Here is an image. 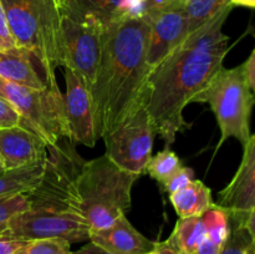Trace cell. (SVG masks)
Wrapping results in <instances>:
<instances>
[{"label":"cell","instance_id":"83f0119b","mask_svg":"<svg viewBox=\"0 0 255 254\" xmlns=\"http://www.w3.org/2000/svg\"><path fill=\"white\" fill-rule=\"evenodd\" d=\"M15 49H17V47L15 45L14 39H12L6 15H5L4 7L0 1V51H9V50Z\"/></svg>","mask_w":255,"mask_h":254},{"label":"cell","instance_id":"7402d4cb","mask_svg":"<svg viewBox=\"0 0 255 254\" xmlns=\"http://www.w3.org/2000/svg\"><path fill=\"white\" fill-rule=\"evenodd\" d=\"M183 166L184 164L182 163L176 152H173L168 146H166V148L149 158L144 172H147L159 184H163Z\"/></svg>","mask_w":255,"mask_h":254},{"label":"cell","instance_id":"44dd1931","mask_svg":"<svg viewBox=\"0 0 255 254\" xmlns=\"http://www.w3.org/2000/svg\"><path fill=\"white\" fill-rule=\"evenodd\" d=\"M231 5V0H189L184 6L188 19L189 34L196 31Z\"/></svg>","mask_w":255,"mask_h":254},{"label":"cell","instance_id":"5b68a950","mask_svg":"<svg viewBox=\"0 0 255 254\" xmlns=\"http://www.w3.org/2000/svg\"><path fill=\"white\" fill-rule=\"evenodd\" d=\"M194 102L208 104L221 129L217 149L231 137L246 144L251 139V117L255 102L254 90L248 85L243 64L218 70L208 86L194 99Z\"/></svg>","mask_w":255,"mask_h":254},{"label":"cell","instance_id":"e0dca14e","mask_svg":"<svg viewBox=\"0 0 255 254\" xmlns=\"http://www.w3.org/2000/svg\"><path fill=\"white\" fill-rule=\"evenodd\" d=\"M106 27L128 16H142L143 0H66ZM65 2V1H64Z\"/></svg>","mask_w":255,"mask_h":254},{"label":"cell","instance_id":"9a60e30c","mask_svg":"<svg viewBox=\"0 0 255 254\" xmlns=\"http://www.w3.org/2000/svg\"><path fill=\"white\" fill-rule=\"evenodd\" d=\"M89 241L115 254H146L154 246L129 223L126 214L107 228L90 232Z\"/></svg>","mask_w":255,"mask_h":254},{"label":"cell","instance_id":"3957f363","mask_svg":"<svg viewBox=\"0 0 255 254\" xmlns=\"http://www.w3.org/2000/svg\"><path fill=\"white\" fill-rule=\"evenodd\" d=\"M17 49L29 52L47 86L57 84L55 70L62 67L61 14L56 0H0Z\"/></svg>","mask_w":255,"mask_h":254},{"label":"cell","instance_id":"f35d334b","mask_svg":"<svg viewBox=\"0 0 255 254\" xmlns=\"http://www.w3.org/2000/svg\"><path fill=\"white\" fill-rule=\"evenodd\" d=\"M0 97H2V94H1V90H0Z\"/></svg>","mask_w":255,"mask_h":254},{"label":"cell","instance_id":"d6986e66","mask_svg":"<svg viewBox=\"0 0 255 254\" xmlns=\"http://www.w3.org/2000/svg\"><path fill=\"white\" fill-rule=\"evenodd\" d=\"M44 169L45 161L2 172L0 174V198L32 192L41 182Z\"/></svg>","mask_w":255,"mask_h":254},{"label":"cell","instance_id":"277c9868","mask_svg":"<svg viewBox=\"0 0 255 254\" xmlns=\"http://www.w3.org/2000/svg\"><path fill=\"white\" fill-rule=\"evenodd\" d=\"M138 177L120 168L106 154L82 163L75 179V196L90 232L107 228L128 212L132 187Z\"/></svg>","mask_w":255,"mask_h":254},{"label":"cell","instance_id":"d6a6232c","mask_svg":"<svg viewBox=\"0 0 255 254\" xmlns=\"http://www.w3.org/2000/svg\"><path fill=\"white\" fill-rule=\"evenodd\" d=\"M146 254H179L171 244L167 241L159 242V243H154L153 248Z\"/></svg>","mask_w":255,"mask_h":254},{"label":"cell","instance_id":"7c38bea8","mask_svg":"<svg viewBox=\"0 0 255 254\" xmlns=\"http://www.w3.org/2000/svg\"><path fill=\"white\" fill-rule=\"evenodd\" d=\"M143 17L149 24L146 62L152 71L187 39L188 19L184 6L176 2Z\"/></svg>","mask_w":255,"mask_h":254},{"label":"cell","instance_id":"74e56055","mask_svg":"<svg viewBox=\"0 0 255 254\" xmlns=\"http://www.w3.org/2000/svg\"><path fill=\"white\" fill-rule=\"evenodd\" d=\"M56 1H57V4H61V2L66 1V0H56Z\"/></svg>","mask_w":255,"mask_h":254},{"label":"cell","instance_id":"836d02e7","mask_svg":"<svg viewBox=\"0 0 255 254\" xmlns=\"http://www.w3.org/2000/svg\"><path fill=\"white\" fill-rule=\"evenodd\" d=\"M71 254H115V253H111V252L101 248V247L97 246V244L92 243V242H89L86 246H84L82 248H80L79 251L74 252V253Z\"/></svg>","mask_w":255,"mask_h":254},{"label":"cell","instance_id":"52a82bcc","mask_svg":"<svg viewBox=\"0 0 255 254\" xmlns=\"http://www.w3.org/2000/svg\"><path fill=\"white\" fill-rule=\"evenodd\" d=\"M82 163L77 152L62 139L55 146L47 147L41 182L27 193L29 208L80 214L75 196V179Z\"/></svg>","mask_w":255,"mask_h":254},{"label":"cell","instance_id":"f546056e","mask_svg":"<svg viewBox=\"0 0 255 254\" xmlns=\"http://www.w3.org/2000/svg\"><path fill=\"white\" fill-rule=\"evenodd\" d=\"M222 247H223V244H219L218 242L207 236V238L199 244L198 248L192 254H219Z\"/></svg>","mask_w":255,"mask_h":254},{"label":"cell","instance_id":"cb8c5ba5","mask_svg":"<svg viewBox=\"0 0 255 254\" xmlns=\"http://www.w3.org/2000/svg\"><path fill=\"white\" fill-rule=\"evenodd\" d=\"M219 254H255V234L244 228L231 227V233Z\"/></svg>","mask_w":255,"mask_h":254},{"label":"cell","instance_id":"4316f807","mask_svg":"<svg viewBox=\"0 0 255 254\" xmlns=\"http://www.w3.org/2000/svg\"><path fill=\"white\" fill-rule=\"evenodd\" d=\"M20 115L11 104L4 97H0V129L19 126Z\"/></svg>","mask_w":255,"mask_h":254},{"label":"cell","instance_id":"484cf974","mask_svg":"<svg viewBox=\"0 0 255 254\" xmlns=\"http://www.w3.org/2000/svg\"><path fill=\"white\" fill-rule=\"evenodd\" d=\"M193 179H194L193 171H192L191 168H188V167L183 166L178 172H176V173H174L168 181L164 182L162 186H163V188L166 189L167 193L171 194V193H174V192H177L178 189L186 187L187 184H188L191 181H193Z\"/></svg>","mask_w":255,"mask_h":254},{"label":"cell","instance_id":"ac0fdd59","mask_svg":"<svg viewBox=\"0 0 255 254\" xmlns=\"http://www.w3.org/2000/svg\"><path fill=\"white\" fill-rule=\"evenodd\" d=\"M169 201L179 218L202 216L214 203L211 189L196 178L186 187L169 194Z\"/></svg>","mask_w":255,"mask_h":254},{"label":"cell","instance_id":"1f68e13d","mask_svg":"<svg viewBox=\"0 0 255 254\" xmlns=\"http://www.w3.org/2000/svg\"><path fill=\"white\" fill-rule=\"evenodd\" d=\"M25 241L10 238V237L0 236V254H12L19 247L24 244Z\"/></svg>","mask_w":255,"mask_h":254},{"label":"cell","instance_id":"5bb4252c","mask_svg":"<svg viewBox=\"0 0 255 254\" xmlns=\"http://www.w3.org/2000/svg\"><path fill=\"white\" fill-rule=\"evenodd\" d=\"M47 157L45 142L22 126L0 129V162L4 171L44 162Z\"/></svg>","mask_w":255,"mask_h":254},{"label":"cell","instance_id":"2e32d148","mask_svg":"<svg viewBox=\"0 0 255 254\" xmlns=\"http://www.w3.org/2000/svg\"><path fill=\"white\" fill-rule=\"evenodd\" d=\"M0 77L21 86L42 89L47 82L29 52L21 49L0 51Z\"/></svg>","mask_w":255,"mask_h":254},{"label":"cell","instance_id":"8fae6325","mask_svg":"<svg viewBox=\"0 0 255 254\" xmlns=\"http://www.w3.org/2000/svg\"><path fill=\"white\" fill-rule=\"evenodd\" d=\"M243 158L229 182L218 193L217 206L228 213L231 227L255 234V136L243 146Z\"/></svg>","mask_w":255,"mask_h":254},{"label":"cell","instance_id":"4dcf8cb0","mask_svg":"<svg viewBox=\"0 0 255 254\" xmlns=\"http://www.w3.org/2000/svg\"><path fill=\"white\" fill-rule=\"evenodd\" d=\"M243 69L247 82L252 89L255 90V50L251 52L248 59L243 62Z\"/></svg>","mask_w":255,"mask_h":254},{"label":"cell","instance_id":"4fadbf2b","mask_svg":"<svg viewBox=\"0 0 255 254\" xmlns=\"http://www.w3.org/2000/svg\"><path fill=\"white\" fill-rule=\"evenodd\" d=\"M66 92L64 95L69 141L94 147L97 142L94 110L89 87L79 74L64 69Z\"/></svg>","mask_w":255,"mask_h":254},{"label":"cell","instance_id":"d590c367","mask_svg":"<svg viewBox=\"0 0 255 254\" xmlns=\"http://www.w3.org/2000/svg\"><path fill=\"white\" fill-rule=\"evenodd\" d=\"M174 2H176L177 5H181V6H186L187 2L189 1V0H173Z\"/></svg>","mask_w":255,"mask_h":254},{"label":"cell","instance_id":"6da1fadb","mask_svg":"<svg viewBox=\"0 0 255 254\" xmlns=\"http://www.w3.org/2000/svg\"><path fill=\"white\" fill-rule=\"evenodd\" d=\"M233 5L226 7L187 39L151 71L144 109L159 134L171 146L187 127L183 111L223 66L229 37L222 29Z\"/></svg>","mask_w":255,"mask_h":254},{"label":"cell","instance_id":"8992f818","mask_svg":"<svg viewBox=\"0 0 255 254\" xmlns=\"http://www.w3.org/2000/svg\"><path fill=\"white\" fill-rule=\"evenodd\" d=\"M0 90L2 97L19 112L21 119L19 126L34 132L46 147L55 146L61 139L67 138L69 129L64 94L59 85L34 89L0 77Z\"/></svg>","mask_w":255,"mask_h":254},{"label":"cell","instance_id":"e575fe53","mask_svg":"<svg viewBox=\"0 0 255 254\" xmlns=\"http://www.w3.org/2000/svg\"><path fill=\"white\" fill-rule=\"evenodd\" d=\"M233 6H246L253 9L255 7V0H231Z\"/></svg>","mask_w":255,"mask_h":254},{"label":"cell","instance_id":"8d00e7d4","mask_svg":"<svg viewBox=\"0 0 255 254\" xmlns=\"http://www.w3.org/2000/svg\"><path fill=\"white\" fill-rule=\"evenodd\" d=\"M2 172H5V171H4V168H2V166H1V162H0V174H1Z\"/></svg>","mask_w":255,"mask_h":254},{"label":"cell","instance_id":"30bf717a","mask_svg":"<svg viewBox=\"0 0 255 254\" xmlns=\"http://www.w3.org/2000/svg\"><path fill=\"white\" fill-rule=\"evenodd\" d=\"M153 125L144 106L102 137L106 156L129 173L141 176L152 157Z\"/></svg>","mask_w":255,"mask_h":254},{"label":"cell","instance_id":"9c48e42d","mask_svg":"<svg viewBox=\"0 0 255 254\" xmlns=\"http://www.w3.org/2000/svg\"><path fill=\"white\" fill-rule=\"evenodd\" d=\"M0 236L20 241L59 238L71 243L89 241L90 226L86 219L74 212L26 209L12 217Z\"/></svg>","mask_w":255,"mask_h":254},{"label":"cell","instance_id":"ffe728a7","mask_svg":"<svg viewBox=\"0 0 255 254\" xmlns=\"http://www.w3.org/2000/svg\"><path fill=\"white\" fill-rule=\"evenodd\" d=\"M207 234L208 231L203 214L179 218L167 242L179 254H192L207 238Z\"/></svg>","mask_w":255,"mask_h":254},{"label":"cell","instance_id":"603a6c76","mask_svg":"<svg viewBox=\"0 0 255 254\" xmlns=\"http://www.w3.org/2000/svg\"><path fill=\"white\" fill-rule=\"evenodd\" d=\"M71 244L59 238L25 241L12 254H71Z\"/></svg>","mask_w":255,"mask_h":254},{"label":"cell","instance_id":"7a4b0ae2","mask_svg":"<svg viewBox=\"0 0 255 254\" xmlns=\"http://www.w3.org/2000/svg\"><path fill=\"white\" fill-rule=\"evenodd\" d=\"M149 24L128 16L104 27L99 66L90 89L97 138L144 106L151 69L147 66Z\"/></svg>","mask_w":255,"mask_h":254},{"label":"cell","instance_id":"ba28073f","mask_svg":"<svg viewBox=\"0 0 255 254\" xmlns=\"http://www.w3.org/2000/svg\"><path fill=\"white\" fill-rule=\"evenodd\" d=\"M59 9L64 49L62 67L79 74L90 90L99 66L104 26L67 1L59 4Z\"/></svg>","mask_w":255,"mask_h":254},{"label":"cell","instance_id":"f1b7e54d","mask_svg":"<svg viewBox=\"0 0 255 254\" xmlns=\"http://www.w3.org/2000/svg\"><path fill=\"white\" fill-rule=\"evenodd\" d=\"M173 2V0H143L142 1V16H146L152 12L164 9Z\"/></svg>","mask_w":255,"mask_h":254},{"label":"cell","instance_id":"d4e9b609","mask_svg":"<svg viewBox=\"0 0 255 254\" xmlns=\"http://www.w3.org/2000/svg\"><path fill=\"white\" fill-rule=\"evenodd\" d=\"M29 207L30 201L27 194H16V196L0 198V229L12 217L29 209Z\"/></svg>","mask_w":255,"mask_h":254}]
</instances>
